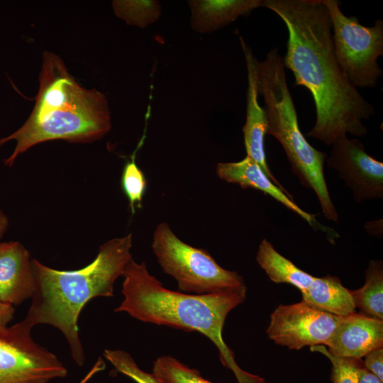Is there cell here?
Here are the masks:
<instances>
[{"label":"cell","mask_w":383,"mask_h":383,"mask_svg":"<svg viewBox=\"0 0 383 383\" xmlns=\"http://www.w3.org/2000/svg\"><path fill=\"white\" fill-rule=\"evenodd\" d=\"M340 318L301 301L278 306L270 315L266 332L276 344L291 350L326 345Z\"/></svg>","instance_id":"9c48e42d"},{"label":"cell","mask_w":383,"mask_h":383,"mask_svg":"<svg viewBox=\"0 0 383 383\" xmlns=\"http://www.w3.org/2000/svg\"><path fill=\"white\" fill-rule=\"evenodd\" d=\"M103 355L118 372L136 383H160L152 374L142 370L126 351L106 349Z\"/></svg>","instance_id":"603a6c76"},{"label":"cell","mask_w":383,"mask_h":383,"mask_svg":"<svg viewBox=\"0 0 383 383\" xmlns=\"http://www.w3.org/2000/svg\"><path fill=\"white\" fill-rule=\"evenodd\" d=\"M313 352L326 355L332 363L331 379L333 383H358L357 367L361 359L341 357L331 353L325 345L310 347Z\"/></svg>","instance_id":"7402d4cb"},{"label":"cell","mask_w":383,"mask_h":383,"mask_svg":"<svg viewBox=\"0 0 383 383\" xmlns=\"http://www.w3.org/2000/svg\"><path fill=\"white\" fill-rule=\"evenodd\" d=\"M327 166L335 170L339 177L350 189L358 203L383 197V162L365 150L357 139L346 134L339 135L332 144Z\"/></svg>","instance_id":"30bf717a"},{"label":"cell","mask_w":383,"mask_h":383,"mask_svg":"<svg viewBox=\"0 0 383 383\" xmlns=\"http://www.w3.org/2000/svg\"><path fill=\"white\" fill-rule=\"evenodd\" d=\"M9 226V221L4 212L0 209V240Z\"/></svg>","instance_id":"83f0119b"},{"label":"cell","mask_w":383,"mask_h":383,"mask_svg":"<svg viewBox=\"0 0 383 383\" xmlns=\"http://www.w3.org/2000/svg\"><path fill=\"white\" fill-rule=\"evenodd\" d=\"M358 383H382L376 375L367 370L362 361L357 367Z\"/></svg>","instance_id":"484cf974"},{"label":"cell","mask_w":383,"mask_h":383,"mask_svg":"<svg viewBox=\"0 0 383 383\" xmlns=\"http://www.w3.org/2000/svg\"><path fill=\"white\" fill-rule=\"evenodd\" d=\"M132 235L112 238L99 248L96 258L76 270H58L32 260L35 288L23 319L34 327L50 325L65 338L76 364L85 355L78 331V318L84 306L97 296H113L116 280L123 275L131 255Z\"/></svg>","instance_id":"277c9868"},{"label":"cell","mask_w":383,"mask_h":383,"mask_svg":"<svg viewBox=\"0 0 383 383\" xmlns=\"http://www.w3.org/2000/svg\"><path fill=\"white\" fill-rule=\"evenodd\" d=\"M151 246L162 271L177 280L182 292L210 294L247 289L240 274L223 268L205 249L183 242L166 222L157 225Z\"/></svg>","instance_id":"8992f818"},{"label":"cell","mask_w":383,"mask_h":383,"mask_svg":"<svg viewBox=\"0 0 383 383\" xmlns=\"http://www.w3.org/2000/svg\"><path fill=\"white\" fill-rule=\"evenodd\" d=\"M15 313L13 306L0 302V331L6 328Z\"/></svg>","instance_id":"d4e9b609"},{"label":"cell","mask_w":383,"mask_h":383,"mask_svg":"<svg viewBox=\"0 0 383 383\" xmlns=\"http://www.w3.org/2000/svg\"><path fill=\"white\" fill-rule=\"evenodd\" d=\"M111 128L106 96L95 89L81 87L58 55L45 51L31 113L16 131L0 138V148L16 141L4 164L11 167L20 155L41 143L56 140L91 143L101 139Z\"/></svg>","instance_id":"7a4b0ae2"},{"label":"cell","mask_w":383,"mask_h":383,"mask_svg":"<svg viewBox=\"0 0 383 383\" xmlns=\"http://www.w3.org/2000/svg\"><path fill=\"white\" fill-rule=\"evenodd\" d=\"M240 41L248 72L247 113L245 123L243 127L246 156L255 162L275 185L287 191L274 177L266 160L264 138L267 133V121L265 109L258 102L257 67L259 61L253 55L251 49L241 36H240Z\"/></svg>","instance_id":"8fae6325"},{"label":"cell","mask_w":383,"mask_h":383,"mask_svg":"<svg viewBox=\"0 0 383 383\" xmlns=\"http://www.w3.org/2000/svg\"><path fill=\"white\" fill-rule=\"evenodd\" d=\"M257 89L265 102L267 133L280 143L301 184L315 192L324 216L338 222V213L324 176L327 155L314 148L299 128L283 59L277 48L271 49L265 58L258 62Z\"/></svg>","instance_id":"5b68a950"},{"label":"cell","mask_w":383,"mask_h":383,"mask_svg":"<svg viewBox=\"0 0 383 383\" xmlns=\"http://www.w3.org/2000/svg\"><path fill=\"white\" fill-rule=\"evenodd\" d=\"M365 357L364 367L383 381V347L370 351Z\"/></svg>","instance_id":"cb8c5ba5"},{"label":"cell","mask_w":383,"mask_h":383,"mask_svg":"<svg viewBox=\"0 0 383 383\" xmlns=\"http://www.w3.org/2000/svg\"><path fill=\"white\" fill-rule=\"evenodd\" d=\"M256 261L272 282L292 284L301 293L308 289L314 278L279 253L265 238L259 245Z\"/></svg>","instance_id":"e0dca14e"},{"label":"cell","mask_w":383,"mask_h":383,"mask_svg":"<svg viewBox=\"0 0 383 383\" xmlns=\"http://www.w3.org/2000/svg\"><path fill=\"white\" fill-rule=\"evenodd\" d=\"M152 374L160 383H213L202 377L196 369L168 355L153 362Z\"/></svg>","instance_id":"ffe728a7"},{"label":"cell","mask_w":383,"mask_h":383,"mask_svg":"<svg viewBox=\"0 0 383 383\" xmlns=\"http://www.w3.org/2000/svg\"><path fill=\"white\" fill-rule=\"evenodd\" d=\"M122 276L123 299L115 312H126L145 323L198 331L217 347L221 363L234 373L238 383H265L238 365L222 337L228 314L245 301L247 289L210 294L172 291L150 274L145 262L138 263L133 258Z\"/></svg>","instance_id":"3957f363"},{"label":"cell","mask_w":383,"mask_h":383,"mask_svg":"<svg viewBox=\"0 0 383 383\" xmlns=\"http://www.w3.org/2000/svg\"><path fill=\"white\" fill-rule=\"evenodd\" d=\"M29 251L18 241L0 242V302L16 306L35 288Z\"/></svg>","instance_id":"7c38bea8"},{"label":"cell","mask_w":383,"mask_h":383,"mask_svg":"<svg viewBox=\"0 0 383 383\" xmlns=\"http://www.w3.org/2000/svg\"><path fill=\"white\" fill-rule=\"evenodd\" d=\"M262 6L274 12L288 32L284 67L295 79L294 86L311 94L316 119L307 135L332 145L341 134L364 136L363 120L374 113V107L348 81L337 61L332 25L321 0H262Z\"/></svg>","instance_id":"6da1fadb"},{"label":"cell","mask_w":383,"mask_h":383,"mask_svg":"<svg viewBox=\"0 0 383 383\" xmlns=\"http://www.w3.org/2000/svg\"><path fill=\"white\" fill-rule=\"evenodd\" d=\"M190 25L199 33L217 30L262 6V0H192Z\"/></svg>","instance_id":"9a60e30c"},{"label":"cell","mask_w":383,"mask_h":383,"mask_svg":"<svg viewBox=\"0 0 383 383\" xmlns=\"http://www.w3.org/2000/svg\"><path fill=\"white\" fill-rule=\"evenodd\" d=\"M321 1L331 18L334 51L343 72L357 89L375 87L383 73L377 62L383 55V21L363 26L355 16H346L338 1Z\"/></svg>","instance_id":"52a82bcc"},{"label":"cell","mask_w":383,"mask_h":383,"mask_svg":"<svg viewBox=\"0 0 383 383\" xmlns=\"http://www.w3.org/2000/svg\"><path fill=\"white\" fill-rule=\"evenodd\" d=\"M218 177L229 183L237 184L242 188H253L270 195L275 200L301 217L314 228L316 219L300 208L293 200L292 195L275 185L266 175L261 167L252 159L246 156L234 162H219L216 165Z\"/></svg>","instance_id":"5bb4252c"},{"label":"cell","mask_w":383,"mask_h":383,"mask_svg":"<svg viewBox=\"0 0 383 383\" xmlns=\"http://www.w3.org/2000/svg\"><path fill=\"white\" fill-rule=\"evenodd\" d=\"M302 294V301L327 313L343 317L355 312L350 290L335 276L315 277Z\"/></svg>","instance_id":"2e32d148"},{"label":"cell","mask_w":383,"mask_h":383,"mask_svg":"<svg viewBox=\"0 0 383 383\" xmlns=\"http://www.w3.org/2000/svg\"><path fill=\"white\" fill-rule=\"evenodd\" d=\"M121 188L129 202L132 214L135 211V206H141L144 194L147 188L145 177L133 157L126 162L121 174Z\"/></svg>","instance_id":"44dd1931"},{"label":"cell","mask_w":383,"mask_h":383,"mask_svg":"<svg viewBox=\"0 0 383 383\" xmlns=\"http://www.w3.org/2000/svg\"><path fill=\"white\" fill-rule=\"evenodd\" d=\"M350 293L360 313L383 320V264L382 260H371L365 270L364 285Z\"/></svg>","instance_id":"ac0fdd59"},{"label":"cell","mask_w":383,"mask_h":383,"mask_svg":"<svg viewBox=\"0 0 383 383\" xmlns=\"http://www.w3.org/2000/svg\"><path fill=\"white\" fill-rule=\"evenodd\" d=\"M112 6L116 16L127 24L143 28L157 21L161 14L160 4L155 0L113 1Z\"/></svg>","instance_id":"d6986e66"},{"label":"cell","mask_w":383,"mask_h":383,"mask_svg":"<svg viewBox=\"0 0 383 383\" xmlns=\"http://www.w3.org/2000/svg\"><path fill=\"white\" fill-rule=\"evenodd\" d=\"M326 345L335 355L361 359L383 347V320L360 312L341 317Z\"/></svg>","instance_id":"4fadbf2b"},{"label":"cell","mask_w":383,"mask_h":383,"mask_svg":"<svg viewBox=\"0 0 383 383\" xmlns=\"http://www.w3.org/2000/svg\"><path fill=\"white\" fill-rule=\"evenodd\" d=\"M33 328L23 320L0 331V383H48L67 376L58 357L34 340Z\"/></svg>","instance_id":"ba28073f"},{"label":"cell","mask_w":383,"mask_h":383,"mask_svg":"<svg viewBox=\"0 0 383 383\" xmlns=\"http://www.w3.org/2000/svg\"><path fill=\"white\" fill-rule=\"evenodd\" d=\"M106 365L101 357H99L91 370L79 382V383H87L94 374L104 370Z\"/></svg>","instance_id":"4316f807"}]
</instances>
